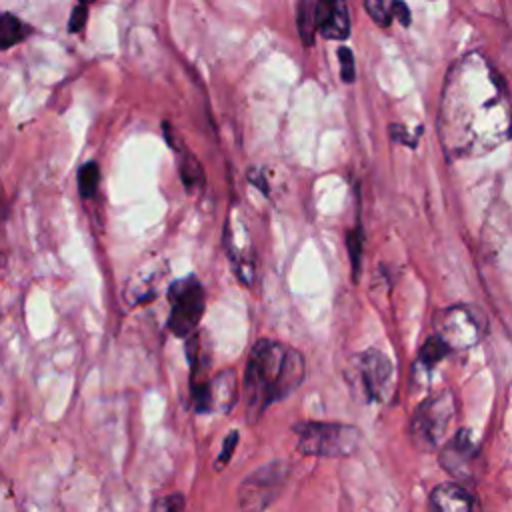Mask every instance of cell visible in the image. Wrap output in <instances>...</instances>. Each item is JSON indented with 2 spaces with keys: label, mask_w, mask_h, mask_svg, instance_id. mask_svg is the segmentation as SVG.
<instances>
[{
  "label": "cell",
  "mask_w": 512,
  "mask_h": 512,
  "mask_svg": "<svg viewBox=\"0 0 512 512\" xmlns=\"http://www.w3.org/2000/svg\"><path fill=\"white\" fill-rule=\"evenodd\" d=\"M438 136L448 158H478L510 136V96L504 78L478 50L446 72Z\"/></svg>",
  "instance_id": "cell-1"
},
{
  "label": "cell",
  "mask_w": 512,
  "mask_h": 512,
  "mask_svg": "<svg viewBox=\"0 0 512 512\" xmlns=\"http://www.w3.org/2000/svg\"><path fill=\"white\" fill-rule=\"evenodd\" d=\"M304 372L306 364L296 348L258 340L250 350L242 382L248 420H258L270 404L292 394L300 386Z\"/></svg>",
  "instance_id": "cell-2"
},
{
  "label": "cell",
  "mask_w": 512,
  "mask_h": 512,
  "mask_svg": "<svg viewBox=\"0 0 512 512\" xmlns=\"http://www.w3.org/2000/svg\"><path fill=\"white\" fill-rule=\"evenodd\" d=\"M292 430L298 438L296 448L304 456L348 458L362 444V432L352 424L306 420L294 424Z\"/></svg>",
  "instance_id": "cell-3"
},
{
  "label": "cell",
  "mask_w": 512,
  "mask_h": 512,
  "mask_svg": "<svg viewBox=\"0 0 512 512\" xmlns=\"http://www.w3.org/2000/svg\"><path fill=\"white\" fill-rule=\"evenodd\" d=\"M456 418V398L450 390H440L424 398L410 420L412 444L422 452L438 450L448 438Z\"/></svg>",
  "instance_id": "cell-4"
},
{
  "label": "cell",
  "mask_w": 512,
  "mask_h": 512,
  "mask_svg": "<svg viewBox=\"0 0 512 512\" xmlns=\"http://www.w3.org/2000/svg\"><path fill=\"white\" fill-rule=\"evenodd\" d=\"M488 330L484 312L472 304H454L434 316V336L450 350H466L478 344Z\"/></svg>",
  "instance_id": "cell-5"
},
{
  "label": "cell",
  "mask_w": 512,
  "mask_h": 512,
  "mask_svg": "<svg viewBox=\"0 0 512 512\" xmlns=\"http://www.w3.org/2000/svg\"><path fill=\"white\" fill-rule=\"evenodd\" d=\"M394 368L390 358L380 350H364L352 356L346 370L350 386L366 402H386L392 394Z\"/></svg>",
  "instance_id": "cell-6"
},
{
  "label": "cell",
  "mask_w": 512,
  "mask_h": 512,
  "mask_svg": "<svg viewBox=\"0 0 512 512\" xmlns=\"http://www.w3.org/2000/svg\"><path fill=\"white\" fill-rule=\"evenodd\" d=\"M286 478H288V466L282 460H274L256 468L238 486V496H236L238 510L266 512L282 494Z\"/></svg>",
  "instance_id": "cell-7"
},
{
  "label": "cell",
  "mask_w": 512,
  "mask_h": 512,
  "mask_svg": "<svg viewBox=\"0 0 512 512\" xmlns=\"http://www.w3.org/2000/svg\"><path fill=\"white\" fill-rule=\"evenodd\" d=\"M170 316L168 328L174 336H192L206 308V292L196 276H186L170 284L168 288Z\"/></svg>",
  "instance_id": "cell-8"
},
{
  "label": "cell",
  "mask_w": 512,
  "mask_h": 512,
  "mask_svg": "<svg viewBox=\"0 0 512 512\" xmlns=\"http://www.w3.org/2000/svg\"><path fill=\"white\" fill-rule=\"evenodd\" d=\"M438 462L462 486L464 482H474L480 470V444L470 430L462 428L440 446Z\"/></svg>",
  "instance_id": "cell-9"
},
{
  "label": "cell",
  "mask_w": 512,
  "mask_h": 512,
  "mask_svg": "<svg viewBox=\"0 0 512 512\" xmlns=\"http://www.w3.org/2000/svg\"><path fill=\"white\" fill-rule=\"evenodd\" d=\"M222 246L236 278L244 286H252L256 278V252L244 220L234 210L228 214V220L224 224Z\"/></svg>",
  "instance_id": "cell-10"
},
{
  "label": "cell",
  "mask_w": 512,
  "mask_h": 512,
  "mask_svg": "<svg viewBox=\"0 0 512 512\" xmlns=\"http://www.w3.org/2000/svg\"><path fill=\"white\" fill-rule=\"evenodd\" d=\"M238 396V378L234 370L218 372L208 380L202 398L194 404V410L204 412H228Z\"/></svg>",
  "instance_id": "cell-11"
},
{
  "label": "cell",
  "mask_w": 512,
  "mask_h": 512,
  "mask_svg": "<svg viewBox=\"0 0 512 512\" xmlns=\"http://www.w3.org/2000/svg\"><path fill=\"white\" fill-rule=\"evenodd\" d=\"M314 30L328 40H344L350 34L348 6L340 0L314 2Z\"/></svg>",
  "instance_id": "cell-12"
},
{
  "label": "cell",
  "mask_w": 512,
  "mask_h": 512,
  "mask_svg": "<svg viewBox=\"0 0 512 512\" xmlns=\"http://www.w3.org/2000/svg\"><path fill=\"white\" fill-rule=\"evenodd\" d=\"M432 512H474V496L458 482H444L430 492Z\"/></svg>",
  "instance_id": "cell-13"
},
{
  "label": "cell",
  "mask_w": 512,
  "mask_h": 512,
  "mask_svg": "<svg viewBox=\"0 0 512 512\" xmlns=\"http://www.w3.org/2000/svg\"><path fill=\"white\" fill-rule=\"evenodd\" d=\"M32 26L22 22L12 12L0 14V50H8L20 42H24L32 34Z\"/></svg>",
  "instance_id": "cell-14"
},
{
  "label": "cell",
  "mask_w": 512,
  "mask_h": 512,
  "mask_svg": "<svg viewBox=\"0 0 512 512\" xmlns=\"http://www.w3.org/2000/svg\"><path fill=\"white\" fill-rule=\"evenodd\" d=\"M100 184V166L90 160L80 166L78 170V192L82 198H92Z\"/></svg>",
  "instance_id": "cell-15"
},
{
  "label": "cell",
  "mask_w": 512,
  "mask_h": 512,
  "mask_svg": "<svg viewBox=\"0 0 512 512\" xmlns=\"http://www.w3.org/2000/svg\"><path fill=\"white\" fill-rule=\"evenodd\" d=\"M448 352H450V348H448L438 336L432 334V336L422 344V348H420L418 364L432 368V366H436Z\"/></svg>",
  "instance_id": "cell-16"
},
{
  "label": "cell",
  "mask_w": 512,
  "mask_h": 512,
  "mask_svg": "<svg viewBox=\"0 0 512 512\" xmlns=\"http://www.w3.org/2000/svg\"><path fill=\"white\" fill-rule=\"evenodd\" d=\"M312 10H314V2H300L298 4V16H296V22H298V32H300V38L306 46H312L314 42V16H312Z\"/></svg>",
  "instance_id": "cell-17"
},
{
  "label": "cell",
  "mask_w": 512,
  "mask_h": 512,
  "mask_svg": "<svg viewBox=\"0 0 512 512\" xmlns=\"http://www.w3.org/2000/svg\"><path fill=\"white\" fill-rule=\"evenodd\" d=\"M180 176H182V182L186 184L188 190H194L196 184L204 182L202 168H200L198 160L188 152H184L182 158H180Z\"/></svg>",
  "instance_id": "cell-18"
},
{
  "label": "cell",
  "mask_w": 512,
  "mask_h": 512,
  "mask_svg": "<svg viewBox=\"0 0 512 512\" xmlns=\"http://www.w3.org/2000/svg\"><path fill=\"white\" fill-rule=\"evenodd\" d=\"M348 252H350V264H352V272H354V280L358 278L360 272V258H362V250H364V230L358 224L354 230L348 232Z\"/></svg>",
  "instance_id": "cell-19"
},
{
  "label": "cell",
  "mask_w": 512,
  "mask_h": 512,
  "mask_svg": "<svg viewBox=\"0 0 512 512\" xmlns=\"http://www.w3.org/2000/svg\"><path fill=\"white\" fill-rule=\"evenodd\" d=\"M364 10L372 16V20L382 26L388 28L390 22L394 20L392 16V2H384V0H368L364 2Z\"/></svg>",
  "instance_id": "cell-20"
},
{
  "label": "cell",
  "mask_w": 512,
  "mask_h": 512,
  "mask_svg": "<svg viewBox=\"0 0 512 512\" xmlns=\"http://www.w3.org/2000/svg\"><path fill=\"white\" fill-rule=\"evenodd\" d=\"M152 512H188L186 498H184L180 492L162 496V498H158V500L154 502Z\"/></svg>",
  "instance_id": "cell-21"
},
{
  "label": "cell",
  "mask_w": 512,
  "mask_h": 512,
  "mask_svg": "<svg viewBox=\"0 0 512 512\" xmlns=\"http://www.w3.org/2000/svg\"><path fill=\"white\" fill-rule=\"evenodd\" d=\"M236 444H238V430H230L228 436L224 438L222 448H220V454H218V458H216V468H218V470L224 468V466L230 462V458H232V454H234V450H236Z\"/></svg>",
  "instance_id": "cell-22"
},
{
  "label": "cell",
  "mask_w": 512,
  "mask_h": 512,
  "mask_svg": "<svg viewBox=\"0 0 512 512\" xmlns=\"http://www.w3.org/2000/svg\"><path fill=\"white\" fill-rule=\"evenodd\" d=\"M338 60H340V74H342V80L344 82H354L356 78V70H354V54L350 48L342 46L338 48Z\"/></svg>",
  "instance_id": "cell-23"
},
{
  "label": "cell",
  "mask_w": 512,
  "mask_h": 512,
  "mask_svg": "<svg viewBox=\"0 0 512 512\" xmlns=\"http://www.w3.org/2000/svg\"><path fill=\"white\" fill-rule=\"evenodd\" d=\"M86 20H88V6H86V4H76V6L72 8L70 20H68V32H70V34L82 32V28L86 26Z\"/></svg>",
  "instance_id": "cell-24"
},
{
  "label": "cell",
  "mask_w": 512,
  "mask_h": 512,
  "mask_svg": "<svg viewBox=\"0 0 512 512\" xmlns=\"http://www.w3.org/2000/svg\"><path fill=\"white\" fill-rule=\"evenodd\" d=\"M392 16L396 20H400L404 26L410 24V12H408V6L404 2H392Z\"/></svg>",
  "instance_id": "cell-25"
}]
</instances>
